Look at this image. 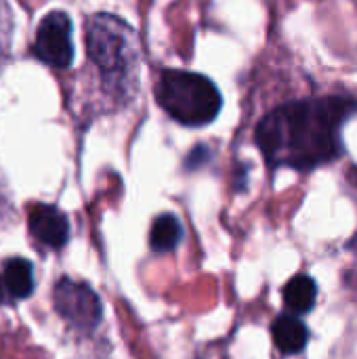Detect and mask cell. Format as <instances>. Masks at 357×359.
<instances>
[{
	"instance_id": "13",
	"label": "cell",
	"mask_w": 357,
	"mask_h": 359,
	"mask_svg": "<svg viewBox=\"0 0 357 359\" xmlns=\"http://www.w3.org/2000/svg\"><path fill=\"white\" fill-rule=\"evenodd\" d=\"M4 294H6V288H4V282H2V278H0V303L4 301Z\"/></svg>"
},
{
	"instance_id": "5",
	"label": "cell",
	"mask_w": 357,
	"mask_h": 359,
	"mask_svg": "<svg viewBox=\"0 0 357 359\" xmlns=\"http://www.w3.org/2000/svg\"><path fill=\"white\" fill-rule=\"evenodd\" d=\"M32 50L42 63L57 69H67L74 63L72 19L65 11H50L42 17Z\"/></svg>"
},
{
	"instance_id": "11",
	"label": "cell",
	"mask_w": 357,
	"mask_h": 359,
	"mask_svg": "<svg viewBox=\"0 0 357 359\" xmlns=\"http://www.w3.org/2000/svg\"><path fill=\"white\" fill-rule=\"evenodd\" d=\"M11 40H13V11L6 0H0V67L6 63L11 55Z\"/></svg>"
},
{
	"instance_id": "1",
	"label": "cell",
	"mask_w": 357,
	"mask_h": 359,
	"mask_svg": "<svg viewBox=\"0 0 357 359\" xmlns=\"http://www.w3.org/2000/svg\"><path fill=\"white\" fill-rule=\"evenodd\" d=\"M357 111L349 97H316L271 109L255 130V141L274 168L311 170L343 154L341 130Z\"/></svg>"
},
{
	"instance_id": "12",
	"label": "cell",
	"mask_w": 357,
	"mask_h": 359,
	"mask_svg": "<svg viewBox=\"0 0 357 359\" xmlns=\"http://www.w3.org/2000/svg\"><path fill=\"white\" fill-rule=\"evenodd\" d=\"M210 160V149L206 147V145H198L189 156H187V160H185V166L189 168V170H196V168H200L204 162H208Z\"/></svg>"
},
{
	"instance_id": "7",
	"label": "cell",
	"mask_w": 357,
	"mask_h": 359,
	"mask_svg": "<svg viewBox=\"0 0 357 359\" xmlns=\"http://www.w3.org/2000/svg\"><path fill=\"white\" fill-rule=\"evenodd\" d=\"M271 334H274L276 347L284 355L301 353L307 347V341H309L307 326L299 318H295V316H280V318H276V322L271 326Z\"/></svg>"
},
{
	"instance_id": "6",
	"label": "cell",
	"mask_w": 357,
	"mask_h": 359,
	"mask_svg": "<svg viewBox=\"0 0 357 359\" xmlns=\"http://www.w3.org/2000/svg\"><path fill=\"white\" fill-rule=\"evenodd\" d=\"M27 225H29L32 236L48 248H55V250L63 248L65 242L69 240L67 217L50 204L32 206L29 217H27Z\"/></svg>"
},
{
	"instance_id": "2",
	"label": "cell",
	"mask_w": 357,
	"mask_h": 359,
	"mask_svg": "<svg viewBox=\"0 0 357 359\" xmlns=\"http://www.w3.org/2000/svg\"><path fill=\"white\" fill-rule=\"evenodd\" d=\"M84 42L107 97L128 103L139 90V40L133 25L112 13L88 15Z\"/></svg>"
},
{
	"instance_id": "9",
	"label": "cell",
	"mask_w": 357,
	"mask_h": 359,
	"mask_svg": "<svg viewBox=\"0 0 357 359\" xmlns=\"http://www.w3.org/2000/svg\"><path fill=\"white\" fill-rule=\"evenodd\" d=\"M318 299V286L309 276H295L284 286V305L292 313H309Z\"/></svg>"
},
{
	"instance_id": "3",
	"label": "cell",
	"mask_w": 357,
	"mask_h": 359,
	"mask_svg": "<svg viewBox=\"0 0 357 359\" xmlns=\"http://www.w3.org/2000/svg\"><path fill=\"white\" fill-rule=\"evenodd\" d=\"M154 95L158 105L183 126H206L223 107L217 84L208 76L187 69H162Z\"/></svg>"
},
{
	"instance_id": "10",
	"label": "cell",
	"mask_w": 357,
	"mask_h": 359,
	"mask_svg": "<svg viewBox=\"0 0 357 359\" xmlns=\"http://www.w3.org/2000/svg\"><path fill=\"white\" fill-rule=\"evenodd\" d=\"M181 236H183V229H181L179 219L166 212V215L156 217L151 231H149V246L156 252H170L181 242Z\"/></svg>"
},
{
	"instance_id": "4",
	"label": "cell",
	"mask_w": 357,
	"mask_h": 359,
	"mask_svg": "<svg viewBox=\"0 0 357 359\" xmlns=\"http://www.w3.org/2000/svg\"><path fill=\"white\" fill-rule=\"evenodd\" d=\"M53 303L57 313L69 326L82 332H93L103 318V307L99 297L86 284L74 282L69 278L57 282L53 292Z\"/></svg>"
},
{
	"instance_id": "8",
	"label": "cell",
	"mask_w": 357,
	"mask_h": 359,
	"mask_svg": "<svg viewBox=\"0 0 357 359\" xmlns=\"http://www.w3.org/2000/svg\"><path fill=\"white\" fill-rule=\"evenodd\" d=\"M2 282L6 292H11L17 299H27L34 290V271H32V263L15 257L8 259L4 263V271H2Z\"/></svg>"
}]
</instances>
